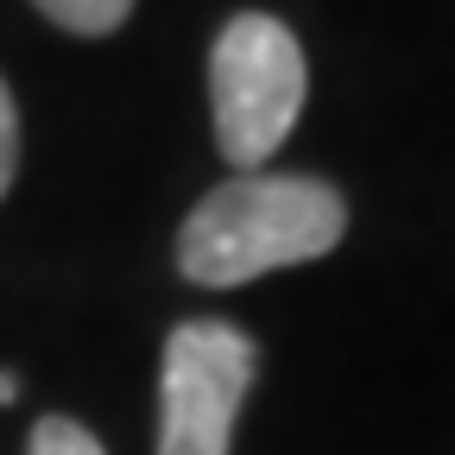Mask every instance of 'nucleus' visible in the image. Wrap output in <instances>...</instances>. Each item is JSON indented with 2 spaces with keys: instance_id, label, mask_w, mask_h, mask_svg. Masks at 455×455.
I'll return each instance as SVG.
<instances>
[{
  "instance_id": "1",
  "label": "nucleus",
  "mask_w": 455,
  "mask_h": 455,
  "mask_svg": "<svg viewBox=\"0 0 455 455\" xmlns=\"http://www.w3.org/2000/svg\"><path fill=\"white\" fill-rule=\"evenodd\" d=\"M348 235V203L323 178H241L215 184L178 235V272L209 291H235L247 278H266L278 266H304L335 253V241Z\"/></svg>"
},
{
  "instance_id": "4",
  "label": "nucleus",
  "mask_w": 455,
  "mask_h": 455,
  "mask_svg": "<svg viewBox=\"0 0 455 455\" xmlns=\"http://www.w3.org/2000/svg\"><path fill=\"white\" fill-rule=\"evenodd\" d=\"M32 7H38L51 26L76 32V38H101V32H114V26L133 13V0H32Z\"/></svg>"
},
{
  "instance_id": "3",
  "label": "nucleus",
  "mask_w": 455,
  "mask_h": 455,
  "mask_svg": "<svg viewBox=\"0 0 455 455\" xmlns=\"http://www.w3.org/2000/svg\"><path fill=\"white\" fill-rule=\"evenodd\" d=\"M259 348L235 323H178L158 361V455H228Z\"/></svg>"
},
{
  "instance_id": "5",
  "label": "nucleus",
  "mask_w": 455,
  "mask_h": 455,
  "mask_svg": "<svg viewBox=\"0 0 455 455\" xmlns=\"http://www.w3.org/2000/svg\"><path fill=\"white\" fill-rule=\"evenodd\" d=\"M26 455H101V443H95L76 418H38Z\"/></svg>"
},
{
  "instance_id": "6",
  "label": "nucleus",
  "mask_w": 455,
  "mask_h": 455,
  "mask_svg": "<svg viewBox=\"0 0 455 455\" xmlns=\"http://www.w3.org/2000/svg\"><path fill=\"white\" fill-rule=\"evenodd\" d=\"M13 171H20V114H13L7 83H0V196L13 190Z\"/></svg>"
},
{
  "instance_id": "7",
  "label": "nucleus",
  "mask_w": 455,
  "mask_h": 455,
  "mask_svg": "<svg viewBox=\"0 0 455 455\" xmlns=\"http://www.w3.org/2000/svg\"><path fill=\"white\" fill-rule=\"evenodd\" d=\"M13 398H20V379H13V373H0V405H13Z\"/></svg>"
},
{
  "instance_id": "2",
  "label": "nucleus",
  "mask_w": 455,
  "mask_h": 455,
  "mask_svg": "<svg viewBox=\"0 0 455 455\" xmlns=\"http://www.w3.org/2000/svg\"><path fill=\"white\" fill-rule=\"evenodd\" d=\"M215 146L235 171H266L304 108V44L272 13H235L209 51Z\"/></svg>"
}]
</instances>
